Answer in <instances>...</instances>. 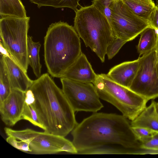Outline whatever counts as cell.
I'll return each mask as SVG.
<instances>
[{"mask_svg": "<svg viewBox=\"0 0 158 158\" xmlns=\"http://www.w3.org/2000/svg\"><path fill=\"white\" fill-rule=\"evenodd\" d=\"M128 119L123 115L94 113L71 131L77 154H134L141 149Z\"/></svg>", "mask_w": 158, "mask_h": 158, "instance_id": "cell-1", "label": "cell"}, {"mask_svg": "<svg viewBox=\"0 0 158 158\" xmlns=\"http://www.w3.org/2000/svg\"><path fill=\"white\" fill-rule=\"evenodd\" d=\"M29 89L34 95L33 106L44 131L64 137L68 135L78 123L62 89L48 73L33 81Z\"/></svg>", "mask_w": 158, "mask_h": 158, "instance_id": "cell-2", "label": "cell"}, {"mask_svg": "<svg viewBox=\"0 0 158 158\" xmlns=\"http://www.w3.org/2000/svg\"><path fill=\"white\" fill-rule=\"evenodd\" d=\"M44 49L48 73L60 78L82 52L80 37L73 27L61 21L48 28Z\"/></svg>", "mask_w": 158, "mask_h": 158, "instance_id": "cell-3", "label": "cell"}, {"mask_svg": "<svg viewBox=\"0 0 158 158\" xmlns=\"http://www.w3.org/2000/svg\"><path fill=\"white\" fill-rule=\"evenodd\" d=\"M75 12L74 28L86 47L104 62L107 48L115 38L108 19L92 4Z\"/></svg>", "mask_w": 158, "mask_h": 158, "instance_id": "cell-4", "label": "cell"}, {"mask_svg": "<svg viewBox=\"0 0 158 158\" xmlns=\"http://www.w3.org/2000/svg\"><path fill=\"white\" fill-rule=\"evenodd\" d=\"M93 83L100 99L113 105L131 121L146 107L147 100L114 82L106 74H97Z\"/></svg>", "mask_w": 158, "mask_h": 158, "instance_id": "cell-5", "label": "cell"}, {"mask_svg": "<svg viewBox=\"0 0 158 158\" xmlns=\"http://www.w3.org/2000/svg\"><path fill=\"white\" fill-rule=\"evenodd\" d=\"M30 17H1V44L9 55L27 73L28 32Z\"/></svg>", "mask_w": 158, "mask_h": 158, "instance_id": "cell-6", "label": "cell"}, {"mask_svg": "<svg viewBox=\"0 0 158 158\" xmlns=\"http://www.w3.org/2000/svg\"><path fill=\"white\" fill-rule=\"evenodd\" d=\"M4 129L7 136L27 142L31 151L30 154H51L65 152L77 154L72 141L65 137L29 128L17 130L5 127Z\"/></svg>", "mask_w": 158, "mask_h": 158, "instance_id": "cell-7", "label": "cell"}, {"mask_svg": "<svg viewBox=\"0 0 158 158\" xmlns=\"http://www.w3.org/2000/svg\"><path fill=\"white\" fill-rule=\"evenodd\" d=\"M110 24L113 35L127 42L151 27L148 22L135 14L121 0H112Z\"/></svg>", "mask_w": 158, "mask_h": 158, "instance_id": "cell-8", "label": "cell"}, {"mask_svg": "<svg viewBox=\"0 0 158 158\" xmlns=\"http://www.w3.org/2000/svg\"><path fill=\"white\" fill-rule=\"evenodd\" d=\"M62 90L75 112L95 113L104 106L95 87L92 83L60 78Z\"/></svg>", "mask_w": 158, "mask_h": 158, "instance_id": "cell-9", "label": "cell"}, {"mask_svg": "<svg viewBox=\"0 0 158 158\" xmlns=\"http://www.w3.org/2000/svg\"><path fill=\"white\" fill-rule=\"evenodd\" d=\"M140 58L136 75L129 89L147 100L158 98V64L154 49Z\"/></svg>", "mask_w": 158, "mask_h": 158, "instance_id": "cell-10", "label": "cell"}, {"mask_svg": "<svg viewBox=\"0 0 158 158\" xmlns=\"http://www.w3.org/2000/svg\"><path fill=\"white\" fill-rule=\"evenodd\" d=\"M25 95L23 91L12 89L7 98L0 102L1 119L6 125L13 126L21 120Z\"/></svg>", "mask_w": 158, "mask_h": 158, "instance_id": "cell-11", "label": "cell"}, {"mask_svg": "<svg viewBox=\"0 0 158 158\" xmlns=\"http://www.w3.org/2000/svg\"><path fill=\"white\" fill-rule=\"evenodd\" d=\"M97 76L86 56L82 52L61 77L77 81L93 83Z\"/></svg>", "mask_w": 158, "mask_h": 158, "instance_id": "cell-12", "label": "cell"}, {"mask_svg": "<svg viewBox=\"0 0 158 158\" xmlns=\"http://www.w3.org/2000/svg\"><path fill=\"white\" fill-rule=\"evenodd\" d=\"M140 61L139 57L137 60L123 62L111 69L107 75L114 82L129 88L137 73Z\"/></svg>", "mask_w": 158, "mask_h": 158, "instance_id": "cell-13", "label": "cell"}, {"mask_svg": "<svg viewBox=\"0 0 158 158\" xmlns=\"http://www.w3.org/2000/svg\"><path fill=\"white\" fill-rule=\"evenodd\" d=\"M2 54L4 56L12 89H18L26 92L30 87L33 81L29 77L27 73L8 53Z\"/></svg>", "mask_w": 158, "mask_h": 158, "instance_id": "cell-14", "label": "cell"}, {"mask_svg": "<svg viewBox=\"0 0 158 158\" xmlns=\"http://www.w3.org/2000/svg\"><path fill=\"white\" fill-rule=\"evenodd\" d=\"M155 102L152 100L151 104L131 121L132 127L147 128L158 132V115L155 109Z\"/></svg>", "mask_w": 158, "mask_h": 158, "instance_id": "cell-15", "label": "cell"}, {"mask_svg": "<svg viewBox=\"0 0 158 158\" xmlns=\"http://www.w3.org/2000/svg\"><path fill=\"white\" fill-rule=\"evenodd\" d=\"M135 14L148 22L156 4L153 0H121Z\"/></svg>", "mask_w": 158, "mask_h": 158, "instance_id": "cell-16", "label": "cell"}, {"mask_svg": "<svg viewBox=\"0 0 158 158\" xmlns=\"http://www.w3.org/2000/svg\"><path fill=\"white\" fill-rule=\"evenodd\" d=\"M0 15L2 17H27L24 6L21 0H0Z\"/></svg>", "mask_w": 158, "mask_h": 158, "instance_id": "cell-17", "label": "cell"}, {"mask_svg": "<svg viewBox=\"0 0 158 158\" xmlns=\"http://www.w3.org/2000/svg\"><path fill=\"white\" fill-rule=\"evenodd\" d=\"M140 35L137 46L140 56L147 53L155 48L157 39V31L150 27L145 29Z\"/></svg>", "mask_w": 158, "mask_h": 158, "instance_id": "cell-18", "label": "cell"}, {"mask_svg": "<svg viewBox=\"0 0 158 158\" xmlns=\"http://www.w3.org/2000/svg\"><path fill=\"white\" fill-rule=\"evenodd\" d=\"M41 44L33 41L32 37L28 35L27 56L28 64L31 67L35 75L38 78L41 76L42 65L40 62L39 52Z\"/></svg>", "mask_w": 158, "mask_h": 158, "instance_id": "cell-19", "label": "cell"}, {"mask_svg": "<svg viewBox=\"0 0 158 158\" xmlns=\"http://www.w3.org/2000/svg\"><path fill=\"white\" fill-rule=\"evenodd\" d=\"M12 89L4 56L1 53L0 59V102L7 98Z\"/></svg>", "mask_w": 158, "mask_h": 158, "instance_id": "cell-20", "label": "cell"}, {"mask_svg": "<svg viewBox=\"0 0 158 158\" xmlns=\"http://www.w3.org/2000/svg\"><path fill=\"white\" fill-rule=\"evenodd\" d=\"M80 0H29L37 5L39 8L43 6H50L55 8H70L75 12L77 10Z\"/></svg>", "mask_w": 158, "mask_h": 158, "instance_id": "cell-21", "label": "cell"}, {"mask_svg": "<svg viewBox=\"0 0 158 158\" xmlns=\"http://www.w3.org/2000/svg\"><path fill=\"white\" fill-rule=\"evenodd\" d=\"M22 119L27 120L34 125L43 129L33 104H28L25 102L21 117Z\"/></svg>", "mask_w": 158, "mask_h": 158, "instance_id": "cell-22", "label": "cell"}, {"mask_svg": "<svg viewBox=\"0 0 158 158\" xmlns=\"http://www.w3.org/2000/svg\"><path fill=\"white\" fill-rule=\"evenodd\" d=\"M132 128L136 139L141 143L149 141L158 132L147 128L139 127H132Z\"/></svg>", "mask_w": 158, "mask_h": 158, "instance_id": "cell-23", "label": "cell"}, {"mask_svg": "<svg viewBox=\"0 0 158 158\" xmlns=\"http://www.w3.org/2000/svg\"><path fill=\"white\" fill-rule=\"evenodd\" d=\"M112 0H93L92 5L103 14L110 21L111 11L110 5Z\"/></svg>", "mask_w": 158, "mask_h": 158, "instance_id": "cell-24", "label": "cell"}, {"mask_svg": "<svg viewBox=\"0 0 158 158\" xmlns=\"http://www.w3.org/2000/svg\"><path fill=\"white\" fill-rule=\"evenodd\" d=\"M127 42V41L119 38L115 37L107 48L106 55L108 59L110 60L112 59Z\"/></svg>", "mask_w": 158, "mask_h": 158, "instance_id": "cell-25", "label": "cell"}, {"mask_svg": "<svg viewBox=\"0 0 158 158\" xmlns=\"http://www.w3.org/2000/svg\"><path fill=\"white\" fill-rule=\"evenodd\" d=\"M6 141L13 147L20 151L29 154L31 152L29 143L25 141L18 140L12 136H8Z\"/></svg>", "mask_w": 158, "mask_h": 158, "instance_id": "cell-26", "label": "cell"}, {"mask_svg": "<svg viewBox=\"0 0 158 158\" xmlns=\"http://www.w3.org/2000/svg\"><path fill=\"white\" fill-rule=\"evenodd\" d=\"M141 149L158 151V132L147 142L142 143Z\"/></svg>", "mask_w": 158, "mask_h": 158, "instance_id": "cell-27", "label": "cell"}, {"mask_svg": "<svg viewBox=\"0 0 158 158\" xmlns=\"http://www.w3.org/2000/svg\"><path fill=\"white\" fill-rule=\"evenodd\" d=\"M148 23L151 27L158 31V4H156L149 18Z\"/></svg>", "mask_w": 158, "mask_h": 158, "instance_id": "cell-28", "label": "cell"}, {"mask_svg": "<svg viewBox=\"0 0 158 158\" xmlns=\"http://www.w3.org/2000/svg\"><path fill=\"white\" fill-rule=\"evenodd\" d=\"M157 61L158 64V31H157V39L156 44L155 48Z\"/></svg>", "mask_w": 158, "mask_h": 158, "instance_id": "cell-29", "label": "cell"}, {"mask_svg": "<svg viewBox=\"0 0 158 158\" xmlns=\"http://www.w3.org/2000/svg\"><path fill=\"white\" fill-rule=\"evenodd\" d=\"M155 108L156 111L158 115V102H156L155 104Z\"/></svg>", "mask_w": 158, "mask_h": 158, "instance_id": "cell-30", "label": "cell"}, {"mask_svg": "<svg viewBox=\"0 0 158 158\" xmlns=\"http://www.w3.org/2000/svg\"><path fill=\"white\" fill-rule=\"evenodd\" d=\"M156 4H158V0H156Z\"/></svg>", "mask_w": 158, "mask_h": 158, "instance_id": "cell-31", "label": "cell"}]
</instances>
